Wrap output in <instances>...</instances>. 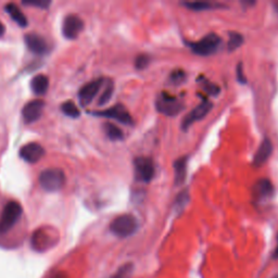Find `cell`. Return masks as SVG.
Masks as SVG:
<instances>
[{
  "label": "cell",
  "mask_w": 278,
  "mask_h": 278,
  "mask_svg": "<svg viewBox=\"0 0 278 278\" xmlns=\"http://www.w3.org/2000/svg\"><path fill=\"white\" fill-rule=\"evenodd\" d=\"M138 221L137 218L131 214H123L115 217L110 224V230L116 237L126 238L137 231Z\"/></svg>",
  "instance_id": "1"
},
{
  "label": "cell",
  "mask_w": 278,
  "mask_h": 278,
  "mask_svg": "<svg viewBox=\"0 0 278 278\" xmlns=\"http://www.w3.org/2000/svg\"><path fill=\"white\" fill-rule=\"evenodd\" d=\"M65 174L61 169L51 167L42 171L39 175V184L48 193H56L63 188L65 184Z\"/></svg>",
  "instance_id": "2"
},
{
  "label": "cell",
  "mask_w": 278,
  "mask_h": 278,
  "mask_svg": "<svg viewBox=\"0 0 278 278\" xmlns=\"http://www.w3.org/2000/svg\"><path fill=\"white\" fill-rule=\"evenodd\" d=\"M22 207L17 201H9L6 204L0 216V234L8 233L22 215Z\"/></svg>",
  "instance_id": "3"
},
{
  "label": "cell",
  "mask_w": 278,
  "mask_h": 278,
  "mask_svg": "<svg viewBox=\"0 0 278 278\" xmlns=\"http://www.w3.org/2000/svg\"><path fill=\"white\" fill-rule=\"evenodd\" d=\"M156 107L160 113L169 116L176 115L184 109V106L177 98L166 92H161L159 95L156 101Z\"/></svg>",
  "instance_id": "4"
},
{
  "label": "cell",
  "mask_w": 278,
  "mask_h": 278,
  "mask_svg": "<svg viewBox=\"0 0 278 278\" xmlns=\"http://www.w3.org/2000/svg\"><path fill=\"white\" fill-rule=\"evenodd\" d=\"M219 43H221V38L216 34H209L199 41L189 43V46L196 55L210 56L217 50Z\"/></svg>",
  "instance_id": "5"
},
{
  "label": "cell",
  "mask_w": 278,
  "mask_h": 278,
  "mask_svg": "<svg viewBox=\"0 0 278 278\" xmlns=\"http://www.w3.org/2000/svg\"><path fill=\"white\" fill-rule=\"evenodd\" d=\"M135 167V176L137 180H141L144 182H149L155 177V164H153L152 160L146 157L136 158L134 161Z\"/></svg>",
  "instance_id": "6"
},
{
  "label": "cell",
  "mask_w": 278,
  "mask_h": 278,
  "mask_svg": "<svg viewBox=\"0 0 278 278\" xmlns=\"http://www.w3.org/2000/svg\"><path fill=\"white\" fill-rule=\"evenodd\" d=\"M84 30V21L75 14H70L64 19L62 24V33L65 38L75 39Z\"/></svg>",
  "instance_id": "7"
},
{
  "label": "cell",
  "mask_w": 278,
  "mask_h": 278,
  "mask_svg": "<svg viewBox=\"0 0 278 278\" xmlns=\"http://www.w3.org/2000/svg\"><path fill=\"white\" fill-rule=\"evenodd\" d=\"M94 114L97 116H102V118L113 119L123 124H127V125H131V124H133V119H131L130 114L122 105H116L112 108L104 110V111L95 112Z\"/></svg>",
  "instance_id": "8"
},
{
  "label": "cell",
  "mask_w": 278,
  "mask_h": 278,
  "mask_svg": "<svg viewBox=\"0 0 278 278\" xmlns=\"http://www.w3.org/2000/svg\"><path fill=\"white\" fill-rule=\"evenodd\" d=\"M104 83H105L104 78H98V79L91 80V82H89L88 84H86L78 92L80 105L82 106L89 105L99 94Z\"/></svg>",
  "instance_id": "9"
},
{
  "label": "cell",
  "mask_w": 278,
  "mask_h": 278,
  "mask_svg": "<svg viewBox=\"0 0 278 278\" xmlns=\"http://www.w3.org/2000/svg\"><path fill=\"white\" fill-rule=\"evenodd\" d=\"M45 156V149L38 143H30L21 148L20 157L27 163H37Z\"/></svg>",
  "instance_id": "10"
},
{
  "label": "cell",
  "mask_w": 278,
  "mask_h": 278,
  "mask_svg": "<svg viewBox=\"0 0 278 278\" xmlns=\"http://www.w3.org/2000/svg\"><path fill=\"white\" fill-rule=\"evenodd\" d=\"M43 108H45V102L40 99H35L24 106L22 110V115L26 123H34L40 119L42 115Z\"/></svg>",
  "instance_id": "11"
},
{
  "label": "cell",
  "mask_w": 278,
  "mask_h": 278,
  "mask_svg": "<svg viewBox=\"0 0 278 278\" xmlns=\"http://www.w3.org/2000/svg\"><path fill=\"white\" fill-rule=\"evenodd\" d=\"M211 109H212L211 102L208 100H203L201 104L198 107H196L193 111L186 116L184 121H182V125H181L182 129L186 130L188 127H190V125H192L193 123L202 120L204 116H207V114L211 111Z\"/></svg>",
  "instance_id": "12"
},
{
  "label": "cell",
  "mask_w": 278,
  "mask_h": 278,
  "mask_svg": "<svg viewBox=\"0 0 278 278\" xmlns=\"http://www.w3.org/2000/svg\"><path fill=\"white\" fill-rule=\"evenodd\" d=\"M25 42L32 53L36 55H45L48 53L49 47L48 43L42 38L41 36L37 34H28L25 36Z\"/></svg>",
  "instance_id": "13"
},
{
  "label": "cell",
  "mask_w": 278,
  "mask_h": 278,
  "mask_svg": "<svg viewBox=\"0 0 278 278\" xmlns=\"http://www.w3.org/2000/svg\"><path fill=\"white\" fill-rule=\"evenodd\" d=\"M272 152H273V145H272V143H270L269 139L265 138L264 141L262 142V144L260 145L257 153H255L253 164L255 166L263 165L268 160L270 155H272Z\"/></svg>",
  "instance_id": "14"
},
{
  "label": "cell",
  "mask_w": 278,
  "mask_h": 278,
  "mask_svg": "<svg viewBox=\"0 0 278 278\" xmlns=\"http://www.w3.org/2000/svg\"><path fill=\"white\" fill-rule=\"evenodd\" d=\"M5 10L7 13L10 14V17L12 20L16 22L17 24H19L21 27H26L28 24V21L26 17L24 16V13L20 10L19 7L14 4H7L5 7Z\"/></svg>",
  "instance_id": "15"
},
{
  "label": "cell",
  "mask_w": 278,
  "mask_h": 278,
  "mask_svg": "<svg viewBox=\"0 0 278 278\" xmlns=\"http://www.w3.org/2000/svg\"><path fill=\"white\" fill-rule=\"evenodd\" d=\"M31 87L35 95H37V96H42V95H45L47 92L49 88V79L46 75L43 74L36 75L32 79Z\"/></svg>",
  "instance_id": "16"
},
{
  "label": "cell",
  "mask_w": 278,
  "mask_h": 278,
  "mask_svg": "<svg viewBox=\"0 0 278 278\" xmlns=\"http://www.w3.org/2000/svg\"><path fill=\"white\" fill-rule=\"evenodd\" d=\"M274 188L268 179H260L254 185V194L260 198H268L273 195Z\"/></svg>",
  "instance_id": "17"
},
{
  "label": "cell",
  "mask_w": 278,
  "mask_h": 278,
  "mask_svg": "<svg viewBox=\"0 0 278 278\" xmlns=\"http://www.w3.org/2000/svg\"><path fill=\"white\" fill-rule=\"evenodd\" d=\"M175 171V184L180 185L186 179L187 174V158H180L174 163Z\"/></svg>",
  "instance_id": "18"
},
{
  "label": "cell",
  "mask_w": 278,
  "mask_h": 278,
  "mask_svg": "<svg viewBox=\"0 0 278 278\" xmlns=\"http://www.w3.org/2000/svg\"><path fill=\"white\" fill-rule=\"evenodd\" d=\"M104 128L107 136L111 139V141H122L124 137L123 131L112 123H106L104 125Z\"/></svg>",
  "instance_id": "19"
},
{
  "label": "cell",
  "mask_w": 278,
  "mask_h": 278,
  "mask_svg": "<svg viewBox=\"0 0 278 278\" xmlns=\"http://www.w3.org/2000/svg\"><path fill=\"white\" fill-rule=\"evenodd\" d=\"M61 110H62V112L65 115L70 116V118H72V119H76L80 115L79 109L76 107V105L73 101L64 102V104L61 107Z\"/></svg>",
  "instance_id": "20"
},
{
  "label": "cell",
  "mask_w": 278,
  "mask_h": 278,
  "mask_svg": "<svg viewBox=\"0 0 278 278\" xmlns=\"http://www.w3.org/2000/svg\"><path fill=\"white\" fill-rule=\"evenodd\" d=\"M113 91H114V84L112 80H109V82L107 83V86L106 88L104 90V92L101 94V96L99 98V101H98V105L99 106H105L107 105L108 102L111 100L112 98V95H113Z\"/></svg>",
  "instance_id": "21"
},
{
  "label": "cell",
  "mask_w": 278,
  "mask_h": 278,
  "mask_svg": "<svg viewBox=\"0 0 278 278\" xmlns=\"http://www.w3.org/2000/svg\"><path fill=\"white\" fill-rule=\"evenodd\" d=\"M134 272V265L131 263H126L122 265L110 278H130Z\"/></svg>",
  "instance_id": "22"
},
{
  "label": "cell",
  "mask_w": 278,
  "mask_h": 278,
  "mask_svg": "<svg viewBox=\"0 0 278 278\" xmlns=\"http://www.w3.org/2000/svg\"><path fill=\"white\" fill-rule=\"evenodd\" d=\"M185 7L188 9L194 10V11H204V10H210L214 8V5L208 3V2H194V3H185Z\"/></svg>",
  "instance_id": "23"
},
{
  "label": "cell",
  "mask_w": 278,
  "mask_h": 278,
  "mask_svg": "<svg viewBox=\"0 0 278 278\" xmlns=\"http://www.w3.org/2000/svg\"><path fill=\"white\" fill-rule=\"evenodd\" d=\"M243 41H244L243 35L239 34V33H234L233 32V33L229 34V40H228V43H227V49L229 51L236 50L238 47L241 46Z\"/></svg>",
  "instance_id": "24"
},
{
  "label": "cell",
  "mask_w": 278,
  "mask_h": 278,
  "mask_svg": "<svg viewBox=\"0 0 278 278\" xmlns=\"http://www.w3.org/2000/svg\"><path fill=\"white\" fill-rule=\"evenodd\" d=\"M185 78H186V73L184 71H181V70L174 71L171 74V76H170L171 82H173L174 84H176V85L184 82Z\"/></svg>",
  "instance_id": "25"
},
{
  "label": "cell",
  "mask_w": 278,
  "mask_h": 278,
  "mask_svg": "<svg viewBox=\"0 0 278 278\" xmlns=\"http://www.w3.org/2000/svg\"><path fill=\"white\" fill-rule=\"evenodd\" d=\"M150 62V57L147 56V55H141L138 56L136 58L135 60V64H136V68L138 70H142V69H145L147 65L149 64Z\"/></svg>",
  "instance_id": "26"
},
{
  "label": "cell",
  "mask_w": 278,
  "mask_h": 278,
  "mask_svg": "<svg viewBox=\"0 0 278 278\" xmlns=\"http://www.w3.org/2000/svg\"><path fill=\"white\" fill-rule=\"evenodd\" d=\"M203 89H206L211 95H217L219 92V87L213 83H210L208 80L204 79Z\"/></svg>",
  "instance_id": "27"
},
{
  "label": "cell",
  "mask_w": 278,
  "mask_h": 278,
  "mask_svg": "<svg viewBox=\"0 0 278 278\" xmlns=\"http://www.w3.org/2000/svg\"><path fill=\"white\" fill-rule=\"evenodd\" d=\"M23 5L40 7L41 9H47L48 7L50 6V2H23Z\"/></svg>",
  "instance_id": "28"
},
{
  "label": "cell",
  "mask_w": 278,
  "mask_h": 278,
  "mask_svg": "<svg viewBox=\"0 0 278 278\" xmlns=\"http://www.w3.org/2000/svg\"><path fill=\"white\" fill-rule=\"evenodd\" d=\"M237 74H238V79L240 80V82H245V77L243 75V69H241V63L238 65Z\"/></svg>",
  "instance_id": "29"
},
{
  "label": "cell",
  "mask_w": 278,
  "mask_h": 278,
  "mask_svg": "<svg viewBox=\"0 0 278 278\" xmlns=\"http://www.w3.org/2000/svg\"><path fill=\"white\" fill-rule=\"evenodd\" d=\"M6 33V26L4 25L3 22H0V37H3Z\"/></svg>",
  "instance_id": "30"
},
{
  "label": "cell",
  "mask_w": 278,
  "mask_h": 278,
  "mask_svg": "<svg viewBox=\"0 0 278 278\" xmlns=\"http://www.w3.org/2000/svg\"><path fill=\"white\" fill-rule=\"evenodd\" d=\"M274 258H275V259H278V244H277L276 249H275V252H274Z\"/></svg>",
  "instance_id": "31"
}]
</instances>
